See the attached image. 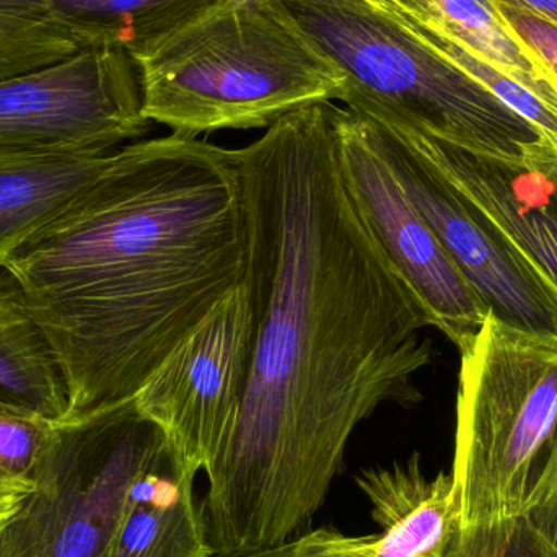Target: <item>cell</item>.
I'll return each mask as SVG.
<instances>
[{"label":"cell","mask_w":557,"mask_h":557,"mask_svg":"<svg viewBox=\"0 0 557 557\" xmlns=\"http://www.w3.org/2000/svg\"><path fill=\"white\" fill-rule=\"evenodd\" d=\"M520 517L557 553V424L536 461Z\"/></svg>","instance_id":"21"},{"label":"cell","mask_w":557,"mask_h":557,"mask_svg":"<svg viewBox=\"0 0 557 557\" xmlns=\"http://www.w3.org/2000/svg\"><path fill=\"white\" fill-rule=\"evenodd\" d=\"M333 116L341 175L363 225L431 326L460 350L486 320V305L406 198L373 143L369 120L349 108L334 107Z\"/></svg>","instance_id":"10"},{"label":"cell","mask_w":557,"mask_h":557,"mask_svg":"<svg viewBox=\"0 0 557 557\" xmlns=\"http://www.w3.org/2000/svg\"><path fill=\"white\" fill-rule=\"evenodd\" d=\"M214 557H294L290 553L288 542L284 545L274 546V548L260 549V552L242 553V555H222Z\"/></svg>","instance_id":"24"},{"label":"cell","mask_w":557,"mask_h":557,"mask_svg":"<svg viewBox=\"0 0 557 557\" xmlns=\"http://www.w3.org/2000/svg\"><path fill=\"white\" fill-rule=\"evenodd\" d=\"M409 20L468 49L557 108V72L520 38L493 0H386Z\"/></svg>","instance_id":"15"},{"label":"cell","mask_w":557,"mask_h":557,"mask_svg":"<svg viewBox=\"0 0 557 557\" xmlns=\"http://www.w3.org/2000/svg\"><path fill=\"white\" fill-rule=\"evenodd\" d=\"M344 81L363 116L512 162L549 143L386 0H267Z\"/></svg>","instance_id":"3"},{"label":"cell","mask_w":557,"mask_h":557,"mask_svg":"<svg viewBox=\"0 0 557 557\" xmlns=\"http://www.w3.org/2000/svg\"><path fill=\"white\" fill-rule=\"evenodd\" d=\"M77 51L48 0H0V81L64 61Z\"/></svg>","instance_id":"18"},{"label":"cell","mask_w":557,"mask_h":557,"mask_svg":"<svg viewBox=\"0 0 557 557\" xmlns=\"http://www.w3.org/2000/svg\"><path fill=\"white\" fill-rule=\"evenodd\" d=\"M451 478L461 536L519 519L557 424V341L487 313L461 347Z\"/></svg>","instance_id":"5"},{"label":"cell","mask_w":557,"mask_h":557,"mask_svg":"<svg viewBox=\"0 0 557 557\" xmlns=\"http://www.w3.org/2000/svg\"><path fill=\"white\" fill-rule=\"evenodd\" d=\"M396 131L557 287L556 146L545 143L504 162Z\"/></svg>","instance_id":"11"},{"label":"cell","mask_w":557,"mask_h":557,"mask_svg":"<svg viewBox=\"0 0 557 557\" xmlns=\"http://www.w3.org/2000/svg\"><path fill=\"white\" fill-rule=\"evenodd\" d=\"M496 5L499 7L510 28L533 46L557 72V25L527 10L512 9L500 3Z\"/></svg>","instance_id":"22"},{"label":"cell","mask_w":557,"mask_h":557,"mask_svg":"<svg viewBox=\"0 0 557 557\" xmlns=\"http://www.w3.org/2000/svg\"><path fill=\"white\" fill-rule=\"evenodd\" d=\"M196 474L165 438L131 487L113 557H214Z\"/></svg>","instance_id":"13"},{"label":"cell","mask_w":557,"mask_h":557,"mask_svg":"<svg viewBox=\"0 0 557 557\" xmlns=\"http://www.w3.org/2000/svg\"><path fill=\"white\" fill-rule=\"evenodd\" d=\"M372 506L379 535L347 536L318 529L290 540L294 557H448L460 530L451 473L429 478L421 457L372 468L356 478Z\"/></svg>","instance_id":"12"},{"label":"cell","mask_w":557,"mask_h":557,"mask_svg":"<svg viewBox=\"0 0 557 557\" xmlns=\"http://www.w3.org/2000/svg\"><path fill=\"white\" fill-rule=\"evenodd\" d=\"M448 557H557V553L519 517L499 529L457 539Z\"/></svg>","instance_id":"20"},{"label":"cell","mask_w":557,"mask_h":557,"mask_svg":"<svg viewBox=\"0 0 557 557\" xmlns=\"http://www.w3.org/2000/svg\"><path fill=\"white\" fill-rule=\"evenodd\" d=\"M373 143L416 211L497 320L557 341V287L398 131L372 117Z\"/></svg>","instance_id":"8"},{"label":"cell","mask_w":557,"mask_h":557,"mask_svg":"<svg viewBox=\"0 0 557 557\" xmlns=\"http://www.w3.org/2000/svg\"><path fill=\"white\" fill-rule=\"evenodd\" d=\"M219 0H48L78 49L120 48L131 55Z\"/></svg>","instance_id":"17"},{"label":"cell","mask_w":557,"mask_h":557,"mask_svg":"<svg viewBox=\"0 0 557 557\" xmlns=\"http://www.w3.org/2000/svg\"><path fill=\"white\" fill-rule=\"evenodd\" d=\"M20 500H22V497H5V499H0V533H2L3 527L9 523L13 513L18 509Z\"/></svg>","instance_id":"25"},{"label":"cell","mask_w":557,"mask_h":557,"mask_svg":"<svg viewBox=\"0 0 557 557\" xmlns=\"http://www.w3.org/2000/svg\"><path fill=\"white\" fill-rule=\"evenodd\" d=\"M59 424L0 393V499L32 493Z\"/></svg>","instance_id":"19"},{"label":"cell","mask_w":557,"mask_h":557,"mask_svg":"<svg viewBox=\"0 0 557 557\" xmlns=\"http://www.w3.org/2000/svg\"><path fill=\"white\" fill-rule=\"evenodd\" d=\"M493 2L512 7V9L527 10L557 25V0H493Z\"/></svg>","instance_id":"23"},{"label":"cell","mask_w":557,"mask_h":557,"mask_svg":"<svg viewBox=\"0 0 557 557\" xmlns=\"http://www.w3.org/2000/svg\"><path fill=\"white\" fill-rule=\"evenodd\" d=\"M333 103L292 111L235 149L248 214L253 366L206 470L215 556L274 548L323 507L349 438L385 403L421 401L431 326L341 175Z\"/></svg>","instance_id":"1"},{"label":"cell","mask_w":557,"mask_h":557,"mask_svg":"<svg viewBox=\"0 0 557 557\" xmlns=\"http://www.w3.org/2000/svg\"><path fill=\"white\" fill-rule=\"evenodd\" d=\"M0 393L55 424L67 414V393L54 354L29 313L12 274L0 267Z\"/></svg>","instance_id":"16"},{"label":"cell","mask_w":557,"mask_h":557,"mask_svg":"<svg viewBox=\"0 0 557 557\" xmlns=\"http://www.w3.org/2000/svg\"><path fill=\"white\" fill-rule=\"evenodd\" d=\"M165 438L134 401L59 424L35 487L0 533V557H113L131 487Z\"/></svg>","instance_id":"6"},{"label":"cell","mask_w":557,"mask_h":557,"mask_svg":"<svg viewBox=\"0 0 557 557\" xmlns=\"http://www.w3.org/2000/svg\"><path fill=\"white\" fill-rule=\"evenodd\" d=\"M248 244L235 150L176 133L114 150L3 263L64 380L62 424L134 401L244 284Z\"/></svg>","instance_id":"2"},{"label":"cell","mask_w":557,"mask_h":557,"mask_svg":"<svg viewBox=\"0 0 557 557\" xmlns=\"http://www.w3.org/2000/svg\"><path fill=\"white\" fill-rule=\"evenodd\" d=\"M247 285L225 297L170 354L134 405L162 429L193 470L206 471L237 424L253 366Z\"/></svg>","instance_id":"9"},{"label":"cell","mask_w":557,"mask_h":557,"mask_svg":"<svg viewBox=\"0 0 557 557\" xmlns=\"http://www.w3.org/2000/svg\"><path fill=\"white\" fill-rule=\"evenodd\" d=\"M113 152L0 149V267L85 191Z\"/></svg>","instance_id":"14"},{"label":"cell","mask_w":557,"mask_h":557,"mask_svg":"<svg viewBox=\"0 0 557 557\" xmlns=\"http://www.w3.org/2000/svg\"><path fill=\"white\" fill-rule=\"evenodd\" d=\"M143 113L198 137L341 100L339 72L267 0H219L139 54Z\"/></svg>","instance_id":"4"},{"label":"cell","mask_w":557,"mask_h":557,"mask_svg":"<svg viewBox=\"0 0 557 557\" xmlns=\"http://www.w3.org/2000/svg\"><path fill=\"white\" fill-rule=\"evenodd\" d=\"M150 129L139 69L124 49H81L0 81V149L111 152Z\"/></svg>","instance_id":"7"}]
</instances>
